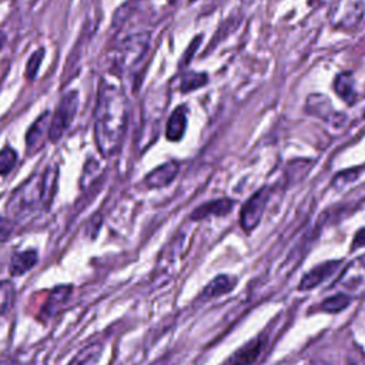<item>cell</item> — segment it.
Returning a JSON list of instances; mask_svg holds the SVG:
<instances>
[{"instance_id":"30bf717a","label":"cell","mask_w":365,"mask_h":365,"mask_svg":"<svg viewBox=\"0 0 365 365\" xmlns=\"http://www.w3.org/2000/svg\"><path fill=\"white\" fill-rule=\"evenodd\" d=\"M234 207V201L230 200V198H220V200H212V201H208V202H204L201 204L200 207H197L190 218L191 220H204L210 215H225L228 214Z\"/></svg>"},{"instance_id":"e0dca14e","label":"cell","mask_w":365,"mask_h":365,"mask_svg":"<svg viewBox=\"0 0 365 365\" xmlns=\"http://www.w3.org/2000/svg\"><path fill=\"white\" fill-rule=\"evenodd\" d=\"M103 352V345L100 342H93L84 346L78 354L71 359L68 365H94L98 362Z\"/></svg>"},{"instance_id":"9c48e42d","label":"cell","mask_w":365,"mask_h":365,"mask_svg":"<svg viewBox=\"0 0 365 365\" xmlns=\"http://www.w3.org/2000/svg\"><path fill=\"white\" fill-rule=\"evenodd\" d=\"M264 346V339L261 336H257L242 345L240 349H237L224 365H251L259 355Z\"/></svg>"},{"instance_id":"cb8c5ba5","label":"cell","mask_w":365,"mask_h":365,"mask_svg":"<svg viewBox=\"0 0 365 365\" xmlns=\"http://www.w3.org/2000/svg\"><path fill=\"white\" fill-rule=\"evenodd\" d=\"M345 365H365V352L361 349V346L354 345L349 349Z\"/></svg>"},{"instance_id":"83f0119b","label":"cell","mask_w":365,"mask_h":365,"mask_svg":"<svg viewBox=\"0 0 365 365\" xmlns=\"http://www.w3.org/2000/svg\"><path fill=\"white\" fill-rule=\"evenodd\" d=\"M4 41H6V37H4V34H3V33H0V50L3 48V44H4Z\"/></svg>"},{"instance_id":"603a6c76","label":"cell","mask_w":365,"mask_h":365,"mask_svg":"<svg viewBox=\"0 0 365 365\" xmlns=\"http://www.w3.org/2000/svg\"><path fill=\"white\" fill-rule=\"evenodd\" d=\"M43 56H44V50H43V48H38V50H36V51L31 54V57L29 58V61H27V64H26V77H27L29 80H33V78L36 77L37 70H38V67H40V63H41V60H43Z\"/></svg>"},{"instance_id":"484cf974","label":"cell","mask_w":365,"mask_h":365,"mask_svg":"<svg viewBox=\"0 0 365 365\" xmlns=\"http://www.w3.org/2000/svg\"><path fill=\"white\" fill-rule=\"evenodd\" d=\"M364 245H365V228H362V230H359L356 232V235H355V238L352 241V250H358V248H361Z\"/></svg>"},{"instance_id":"4316f807","label":"cell","mask_w":365,"mask_h":365,"mask_svg":"<svg viewBox=\"0 0 365 365\" xmlns=\"http://www.w3.org/2000/svg\"><path fill=\"white\" fill-rule=\"evenodd\" d=\"M198 43H201V37H195V38L191 41V44H190V50H187V51H185V54H184V60H185V63H190L191 56H192V53L197 50V44H198Z\"/></svg>"},{"instance_id":"44dd1931","label":"cell","mask_w":365,"mask_h":365,"mask_svg":"<svg viewBox=\"0 0 365 365\" xmlns=\"http://www.w3.org/2000/svg\"><path fill=\"white\" fill-rule=\"evenodd\" d=\"M351 302V298L342 292H338L327 299H324L322 305H321V309L322 311H327V312H331V314H335V312H339L342 309H345Z\"/></svg>"},{"instance_id":"4fadbf2b","label":"cell","mask_w":365,"mask_h":365,"mask_svg":"<svg viewBox=\"0 0 365 365\" xmlns=\"http://www.w3.org/2000/svg\"><path fill=\"white\" fill-rule=\"evenodd\" d=\"M237 279L234 277L230 275H217L214 279H211L202 289L201 292V299H210V298H217L221 297L224 294H228L230 291H232V288L235 287Z\"/></svg>"},{"instance_id":"f1b7e54d","label":"cell","mask_w":365,"mask_h":365,"mask_svg":"<svg viewBox=\"0 0 365 365\" xmlns=\"http://www.w3.org/2000/svg\"><path fill=\"white\" fill-rule=\"evenodd\" d=\"M190 1H195V0H190Z\"/></svg>"},{"instance_id":"7c38bea8","label":"cell","mask_w":365,"mask_h":365,"mask_svg":"<svg viewBox=\"0 0 365 365\" xmlns=\"http://www.w3.org/2000/svg\"><path fill=\"white\" fill-rule=\"evenodd\" d=\"M187 128V111L185 107H178L173 111L165 125V137L168 141H180Z\"/></svg>"},{"instance_id":"7a4b0ae2","label":"cell","mask_w":365,"mask_h":365,"mask_svg":"<svg viewBox=\"0 0 365 365\" xmlns=\"http://www.w3.org/2000/svg\"><path fill=\"white\" fill-rule=\"evenodd\" d=\"M40 205L46 207L43 173L31 175L16 188L9 198L6 210L11 218H21Z\"/></svg>"},{"instance_id":"5bb4252c","label":"cell","mask_w":365,"mask_h":365,"mask_svg":"<svg viewBox=\"0 0 365 365\" xmlns=\"http://www.w3.org/2000/svg\"><path fill=\"white\" fill-rule=\"evenodd\" d=\"M307 110L314 114V115H318L324 120H328V121H334L336 117H341L339 113H336L329 100L322 96V94H311L308 98H307Z\"/></svg>"},{"instance_id":"ac0fdd59","label":"cell","mask_w":365,"mask_h":365,"mask_svg":"<svg viewBox=\"0 0 365 365\" xmlns=\"http://www.w3.org/2000/svg\"><path fill=\"white\" fill-rule=\"evenodd\" d=\"M70 294H71V287L70 285H58V287L53 288L51 294H50V298L47 299L46 305H44L43 312L47 314L48 317L53 315L67 301Z\"/></svg>"},{"instance_id":"9a60e30c","label":"cell","mask_w":365,"mask_h":365,"mask_svg":"<svg viewBox=\"0 0 365 365\" xmlns=\"http://www.w3.org/2000/svg\"><path fill=\"white\" fill-rule=\"evenodd\" d=\"M38 261L36 250H26L13 254L10 259V274L14 277L23 275L30 271Z\"/></svg>"},{"instance_id":"6da1fadb","label":"cell","mask_w":365,"mask_h":365,"mask_svg":"<svg viewBox=\"0 0 365 365\" xmlns=\"http://www.w3.org/2000/svg\"><path fill=\"white\" fill-rule=\"evenodd\" d=\"M128 115L127 97L114 84H103L94 111V138L103 157L114 155L123 141Z\"/></svg>"},{"instance_id":"8fae6325","label":"cell","mask_w":365,"mask_h":365,"mask_svg":"<svg viewBox=\"0 0 365 365\" xmlns=\"http://www.w3.org/2000/svg\"><path fill=\"white\" fill-rule=\"evenodd\" d=\"M338 264H339L338 261H328V262H324L321 265L314 267L309 272H307L302 277L298 288L301 291H305V289H311V288L317 287L318 284L325 281L328 277H331V274L336 269Z\"/></svg>"},{"instance_id":"52a82bcc","label":"cell","mask_w":365,"mask_h":365,"mask_svg":"<svg viewBox=\"0 0 365 365\" xmlns=\"http://www.w3.org/2000/svg\"><path fill=\"white\" fill-rule=\"evenodd\" d=\"M51 115L48 113H44L40 115L29 128L26 134V148L27 154L33 155L36 154L43 145L46 138H48V127H50Z\"/></svg>"},{"instance_id":"8992f818","label":"cell","mask_w":365,"mask_h":365,"mask_svg":"<svg viewBox=\"0 0 365 365\" xmlns=\"http://www.w3.org/2000/svg\"><path fill=\"white\" fill-rule=\"evenodd\" d=\"M147 41H148L147 36H143V34L127 38L120 47L117 63L121 67H133L134 63L138 61L141 56H144Z\"/></svg>"},{"instance_id":"ffe728a7","label":"cell","mask_w":365,"mask_h":365,"mask_svg":"<svg viewBox=\"0 0 365 365\" xmlns=\"http://www.w3.org/2000/svg\"><path fill=\"white\" fill-rule=\"evenodd\" d=\"M14 298H16V289L13 282L7 279L0 281V315L6 314L11 308Z\"/></svg>"},{"instance_id":"ba28073f","label":"cell","mask_w":365,"mask_h":365,"mask_svg":"<svg viewBox=\"0 0 365 365\" xmlns=\"http://www.w3.org/2000/svg\"><path fill=\"white\" fill-rule=\"evenodd\" d=\"M178 171H180V164L177 161L164 163V164L158 165L157 168H154L153 171H150L145 175L144 184L148 188H163V187H167L168 184H171L174 181V178L177 177Z\"/></svg>"},{"instance_id":"3957f363","label":"cell","mask_w":365,"mask_h":365,"mask_svg":"<svg viewBox=\"0 0 365 365\" xmlns=\"http://www.w3.org/2000/svg\"><path fill=\"white\" fill-rule=\"evenodd\" d=\"M336 287L349 298L365 295V255L351 261L336 279Z\"/></svg>"},{"instance_id":"277c9868","label":"cell","mask_w":365,"mask_h":365,"mask_svg":"<svg viewBox=\"0 0 365 365\" xmlns=\"http://www.w3.org/2000/svg\"><path fill=\"white\" fill-rule=\"evenodd\" d=\"M77 104H78V94L77 91H70L67 93L60 104L57 106L56 111L51 115L50 120V127H48V140L51 143H56L60 140L63 133L68 128L71 124L76 111H77Z\"/></svg>"},{"instance_id":"5b68a950","label":"cell","mask_w":365,"mask_h":365,"mask_svg":"<svg viewBox=\"0 0 365 365\" xmlns=\"http://www.w3.org/2000/svg\"><path fill=\"white\" fill-rule=\"evenodd\" d=\"M268 202V190L262 188L257 191L241 208L240 222L245 232L252 231L261 221L264 210Z\"/></svg>"},{"instance_id":"d6986e66","label":"cell","mask_w":365,"mask_h":365,"mask_svg":"<svg viewBox=\"0 0 365 365\" xmlns=\"http://www.w3.org/2000/svg\"><path fill=\"white\" fill-rule=\"evenodd\" d=\"M207 81H208V77L205 73H187L181 77L180 90L182 93H188L205 86Z\"/></svg>"},{"instance_id":"d4e9b609","label":"cell","mask_w":365,"mask_h":365,"mask_svg":"<svg viewBox=\"0 0 365 365\" xmlns=\"http://www.w3.org/2000/svg\"><path fill=\"white\" fill-rule=\"evenodd\" d=\"M11 231V224L7 220L0 218V241H4L9 238Z\"/></svg>"},{"instance_id":"2e32d148","label":"cell","mask_w":365,"mask_h":365,"mask_svg":"<svg viewBox=\"0 0 365 365\" xmlns=\"http://www.w3.org/2000/svg\"><path fill=\"white\" fill-rule=\"evenodd\" d=\"M334 88L336 94L344 98L348 104H352L356 98L355 96V88H354V78L348 73H341L335 77L334 81Z\"/></svg>"},{"instance_id":"7402d4cb","label":"cell","mask_w":365,"mask_h":365,"mask_svg":"<svg viewBox=\"0 0 365 365\" xmlns=\"http://www.w3.org/2000/svg\"><path fill=\"white\" fill-rule=\"evenodd\" d=\"M17 163V153L6 145L0 150V175H7L13 171Z\"/></svg>"}]
</instances>
